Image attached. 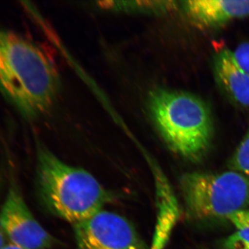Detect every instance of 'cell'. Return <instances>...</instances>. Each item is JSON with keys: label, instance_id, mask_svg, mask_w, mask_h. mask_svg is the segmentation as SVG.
Returning <instances> with one entry per match:
<instances>
[{"label": "cell", "instance_id": "cell-8", "mask_svg": "<svg viewBox=\"0 0 249 249\" xmlns=\"http://www.w3.org/2000/svg\"><path fill=\"white\" fill-rule=\"evenodd\" d=\"M214 70L218 84L234 102L249 107V76L235 61L228 49H222L214 58Z\"/></svg>", "mask_w": 249, "mask_h": 249}, {"label": "cell", "instance_id": "cell-15", "mask_svg": "<svg viewBox=\"0 0 249 249\" xmlns=\"http://www.w3.org/2000/svg\"><path fill=\"white\" fill-rule=\"evenodd\" d=\"M3 249H26L22 248V247H18V246L12 245V244L9 243L6 247H4Z\"/></svg>", "mask_w": 249, "mask_h": 249}, {"label": "cell", "instance_id": "cell-14", "mask_svg": "<svg viewBox=\"0 0 249 249\" xmlns=\"http://www.w3.org/2000/svg\"><path fill=\"white\" fill-rule=\"evenodd\" d=\"M9 243V240H8L7 237L2 229L0 228V249H3L4 247H6L8 244Z\"/></svg>", "mask_w": 249, "mask_h": 249}, {"label": "cell", "instance_id": "cell-3", "mask_svg": "<svg viewBox=\"0 0 249 249\" xmlns=\"http://www.w3.org/2000/svg\"><path fill=\"white\" fill-rule=\"evenodd\" d=\"M37 183L44 204L73 225L103 210L111 199L91 174L67 164L41 145L37 150Z\"/></svg>", "mask_w": 249, "mask_h": 249}, {"label": "cell", "instance_id": "cell-7", "mask_svg": "<svg viewBox=\"0 0 249 249\" xmlns=\"http://www.w3.org/2000/svg\"><path fill=\"white\" fill-rule=\"evenodd\" d=\"M182 4L189 20L200 29L220 27L236 18L249 16V0H188Z\"/></svg>", "mask_w": 249, "mask_h": 249}, {"label": "cell", "instance_id": "cell-6", "mask_svg": "<svg viewBox=\"0 0 249 249\" xmlns=\"http://www.w3.org/2000/svg\"><path fill=\"white\" fill-rule=\"evenodd\" d=\"M0 228L9 243L26 249H49L55 240L28 208L16 180H10L0 210Z\"/></svg>", "mask_w": 249, "mask_h": 249}, {"label": "cell", "instance_id": "cell-13", "mask_svg": "<svg viewBox=\"0 0 249 249\" xmlns=\"http://www.w3.org/2000/svg\"><path fill=\"white\" fill-rule=\"evenodd\" d=\"M232 54L239 66L249 76V42L241 44Z\"/></svg>", "mask_w": 249, "mask_h": 249}, {"label": "cell", "instance_id": "cell-1", "mask_svg": "<svg viewBox=\"0 0 249 249\" xmlns=\"http://www.w3.org/2000/svg\"><path fill=\"white\" fill-rule=\"evenodd\" d=\"M59 73L45 52L17 33L0 28V92L23 117L35 119L52 108Z\"/></svg>", "mask_w": 249, "mask_h": 249}, {"label": "cell", "instance_id": "cell-11", "mask_svg": "<svg viewBox=\"0 0 249 249\" xmlns=\"http://www.w3.org/2000/svg\"><path fill=\"white\" fill-rule=\"evenodd\" d=\"M110 7L124 11H148V12L161 13L174 9L173 1H117L113 2Z\"/></svg>", "mask_w": 249, "mask_h": 249}, {"label": "cell", "instance_id": "cell-16", "mask_svg": "<svg viewBox=\"0 0 249 249\" xmlns=\"http://www.w3.org/2000/svg\"><path fill=\"white\" fill-rule=\"evenodd\" d=\"M3 182H4V181H3V175L1 173H0V191H1V188H2Z\"/></svg>", "mask_w": 249, "mask_h": 249}, {"label": "cell", "instance_id": "cell-10", "mask_svg": "<svg viewBox=\"0 0 249 249\" xmlns=\"http://www.w3.org/2000/svg\"><path fill=\"white\" fill-rule=\"evenodd\" d=\"M229 219L237 230L225 240L224 249H249V211H239Z\"/></svg>", "mask_w": 249, "mask_h": 249}, {"label": "cell", "instance_id": "cell-9", "mask_svg": "<svg viewBox=\"0 0 249 249\" xmlns=\"http://www.w3.org/2000/svg\"><path fill=\"white\" fill-rule=\"evenodd\" d=\"M153 173L157 184L159 214L150 249H163L178 219V204L163 173L155 168Z\"/></svg>", "mask_w": 249, "mask_h": 249}, {"label": "cell", "instance_id": "cell-5", "mask_svg": "<svg viewBox=\"0 0 249 249\" xmlns=\"http://www.w3.org/2000/svg\"><path fill=\"white\" fill-rule=\"evenodd\" d=\"M73 226L76 249H150L125 218L98 211Z\"/></svg>", "mask_w": 249, "mask_h": 249}, {"label": "cell", "instance_id": "cell-2", "mask_svg": "<svg viewBox=\"0 0 249 249\" xmlns=\"http://www.w3.org/2000/svg\"><path fill=\"white\" fill-rule=\"evenodd\" d=\"M148 108L156 128L168 147L196 161L211 146L214 127L211 109L201 98L186 91L152 90Z\"/></svg>", "mask_w": 249, "mask_h": 249}, {"label": "cell", "instance_id": "cell-4", "mask_svg": "<svg viewBox=\"0 0 249 249\" xmlns=\"http://www.w3.org/2000/svg\"><path fill=\"white\" fill-rule=\"evenodd\" d=\"M180 186L187 213L197 220L229 219L249 205V179L237 172L186 173Z\"/></svg>", "mask_w": 249, "mask_h": 249}, {"label": "cell", "instance_id": "cell-12", "mask_svg": "<svg viewBox=\"0 0 249 249\" xmlns=\"http://www.w3.org/2000/svg\"><path fill=\"white\" fill-rule=\"evenodd\" d=\"M230 166L234 171L249 175V130L232 156Z\"/></svg>", "mask_w": 249, "mask_h": 249}]
</instances>
